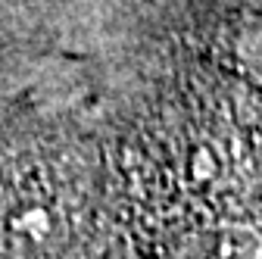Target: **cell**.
Masks as SVG:
<instances>
[{"instance_id": "6da1fadb", "label": "cell", "mask_w": 262, "mask_h": 259, "mask_svg": "<svg viewBox=\"0 0 262 259\" xmlns=\"http://www.w3.org/2000/svg\"><path fill=\"white\" fill-rule=\"evenodd\" d=\"M69 241V209L44 169L0 178V259H59Z\"/></svg>"}, {"instance_id": "7a4b0ae2", "label": "cell", "mask_w": 262, "mask_h": 259, "mask_svg": "<svg viewBox=\"0 0 262 259\" xmlns=\"http://www.w3.org/2000/svg\"><path fill=\"white\" fill-rule=\"evenodd\" d=\"M178 259H262V234L244 222H222L193 231Z\"/></svg>"}, {"instance_id": "3957f363", "label": "cell", "mask_w": 262, "mask_h": 259, "mask_svg": "<svg viewBox=\"0 0 262 259\" xmlns=\"http://www.w3.org/2000/svg\"><path fill=\"white\" fill-rule=\"evenodd\" d=\"M234 59L237 66L262 84V19L259 22H247L241 25V31L234 35Z\"/></svg>"}, {"instance_id": "277c9868", "label": "cell", "mask_w": 262, "mask_h": 259, "mask_svg": "<svg viewBox=\"0 0 262 259\" xmlns=\"http://www.w3.org/2000/svg\"><path fill=\"white\" fill-rule=\"evenodd\" d=\"M10 4H53V0H10Z\"/></svg>"}]
</instances>
